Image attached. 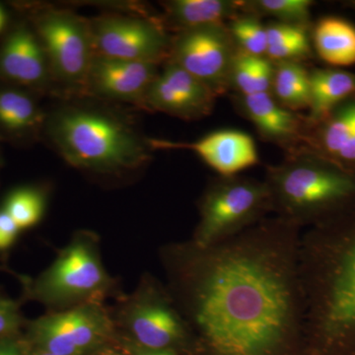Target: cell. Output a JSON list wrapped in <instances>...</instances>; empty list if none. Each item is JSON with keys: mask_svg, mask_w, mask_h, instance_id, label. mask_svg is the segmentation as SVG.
<instances>
[{"mask_svg": "<svg viewBox=\"0 0 355 355\" xmlns=\"http://www.w3.org/2000/svg\"><path fill=\"white\" fill-rule=\"evenodd\" d=\"M301 230L279 216L200 248L168 254L188 355H307L298 268Z\"/></svg>", "mask_w": 355, "mask_h": 355, "instance_id": "obj_1", "label": "cell"}, {"mask_svg": "<svg viewBox=\"0 0 355 355\" xmlns=\"http://www.w3.org/2000/svg\"><path fill=\"white\" fill-rule=\"evenodd\" d=\"M307 355H355V200L301 234Z\"/></svg>", "mask_w": 355, "mask_h": 355, "instance_id": "obj_2", "label": "cell"}, {"mask_svg": "<svg viewBox=\"0 0 355 355\" xmlns=\"http://www.w3.org/2000/svg\"><path fill=\"white\" fill-rule=\"evenodd\" d=\"M43 135L77 169L118 174L148 163L153 148L125 116L101 106L64 103L46 113Z\"/></svg>", "mask_w": 355, "mask_h": 355, "instance_id": "obj_3", "label": "cell"}, {"mask_svg": "<svg viewBox=\"0 0 355 355\" xmlns=\"http://www.w3.org/2000/svg\"><path fill=\"white\" fill-rule=\"evenodd\" d=\"M263 181L275 216L300 228L327 220L355 200V174L307 147L266 167Z\"/></svg>", "mask_w": 355, "mask_h": 355, "instance_id": "obj_4", "label": "cell"}, {"mask_svg": "<svg viewBox=\"0 0 355 355\" xmlns=\"http://www.w3.org/2000/svg\"><path fill=\"white\" fill-rule=\"evenodd\" d=\"M43 44L60 95L83 98L96 55L90 19L67 9L43 4H14Z\"/></svg>", "mask_w": 355, "mask_h": 355, "instance_id": "obj_5", "label": "cell"}, {"mask_svg": "<svg viewBox=\"0 0 355 355\" xmlns=\"http://www.w3.org/2000/svg\"><path fill=\"white\" fill-rule=\"evenodd\" d=\"M198 210L200 221L191 242L200 248L230 239L273 212L265 181L239 175L212 180L200 198Z\"/></svg>", "mask_w": 355, "mask_h": 355, "instance_id": "obj_6", "label": "cell"}, {"mask_svg": "<svg viewBox=\"0 0 355 355\" xmlns=\"http://www.w3.org/2000/svg\"><path fill=\"white\" fill-rule=\"evenodd\" d=\"M27 297L46 305L95 302L110 287L92 238L77 236L57 260L32 282H24Z\"/></svg>", "mask_w": 355, "mask_h": 355, "instance_id": "obj_7", "label": "cell"}, {"mask_svg": "<svg viewBox=\"0 0 355 355\" xmlns=\"http://www.w3.org/2000/svg\"><path fill=\"white\" fill-rule=\"evenodd\" d=\"M90 23L96 55L160 65L169 58L172 35L160 16L105 13Z\"/></svg>", "mask_w": 355, "mask_h": 355, "instance_id": "obj_8", "label": "cell"}, {"mask_svg": "<svg viewBox=\"0 0 355 355\" xmlns=\"http://www.w3.org/2000/svg\"><path fill=\"white\" fill-rule=\"evenodd\" d=\"M113 335V324L95 302L27 322V343L57 355H91Z\"/></svg>", "mask_w": 355, "mask_h": 355, "instance_id": "obj_9", "label": "cell"}, {"mask_svg": "<svg viewBox=\"0 0 355 355\" xmlns=\"http://www.w3.org/2000/svg\"><path fill=\"white\" fill-rule=\"evenodd\" d=\"M237 44L227 24L193 28L172 34L169 58L216 93L229 92Z\"/></svg>", "mask_w": 355, "mask_h": 355, "instance_id": "obj_10", "label": "cell"}, {"mask_svg": "<svg viewBox=\"0 0 355 355\" xmlns=\"http://www.w3.org/2000/svg\"><path fill=\"white\" fill-rule=\"evenodd\" d=\"M0 83L39 96L60 95L38 35L24 16L11 21L0 41Z\"/></svg>", "mask_w": 355, "mask_h": 355, "instance_id": "obj_11", "label": "cell"}, {"mask_svg": "<svg viewBox=\"0 0 355 355\" xmlns=\"http://www.w3.org/2000/svg\"><path fill=\"white\" fill-rule=\"evenodd\" d=\"M171 297L157 286H147L128 311V327L144 349L189 354L190 331Z\"/></svg>", "mask_w": 355, "mask_h": 355, "instance_id": "obj_12", "label": "cell"}, {"mask_svg": "<svg viewBox=\"0 0 355 355\" xmlns=\"http://www.w3.org/2000/svg\"><path fill=\"white\" fill-rule=\"evenodd\" d=\"M216 98L211 89L167 60L147 91L141 108L197 121L212 113Z\"/></svg>", "mask_w": 355, "mask_h": 355, "instance_id": "obj_13", "label": "cell"}, {"mask_svg": "<svg viewBox=\"0 0 355 355\" xmlns=\"http://www.w3.org/2000/svg\"><path fill=\"white\" fill-rule=\"evenodd\" d=\"M160 64L130 62L96 55L89 70L83 97L123 103L141 108Z\"/></svg>", "mask_w": 355, "mask_h": 355, "instance_id": "obj_14", "label": "cell"}, {"mask_svg": "<svg viewBox=\"0 0 355 355\" xmlns=\"http://www.w3.org/2000/svg\"><path fill=\"white\" fill-rule=\"evenodd\" d=\"M238 113L251 121L261 139L287 153L305 147L309 132L307 116L284 108L270 93L232 95Z\"/></svg>", "mask_w": 355, "mask_h": 355, "instance_id": "obj_15", "label": "cell"}, {"mask_svg": "<svg viewBox=\"0 0 355 355\" xmlns=\"http://www.w3.org/2000/svg\"><path fill=\"white\" fill-rule=\"evenodd\" d=\"M153 150L183 149L193 151L220 177L238 176L258 164L256 144L251 135L239 130H218L193 142L150 139Z\"/></svg>", "mask_w": 355, "mask_h": 355, "instance_id": "obj_16", "label": "cell"}, {"mask_svg": "<svg viewBox=\"0 0 355 355\" xmlns=\"http://www.w3.org/2000/svg\"><path fill=\"white\" fill-rule=\"evenodd\" d=\"M305 147L355 174V96L309 123Z\"/></svg>", "mask_w": 355, "mask_h": 355, "instance_id": "obj_17", "label": "cell"}, {"mask_svg": "<svg viewBox=\"0 0 355 355\" xmlns=\"http://www.w3.org/2000/svg\"><path fill=\"white\" fill-rule=\"evenodd\" d=\"M39 97L24 88L0 83V141L26 146L43 135L46 112Z\"/></svg>", "mask_w": 355, "mask_h": 355, "instance_id": "obj_18", "label": "cell"}, {"mask_svg": "<svg viewBox=\"0 0 355 355\" xmlns=\"http://www.w3.org/2000/svg\"><path fill=\"white\" fill-rule=\"evenodd\" d=\"M160 16L174 33L216 24H227L242 12V0H171L163 2Z\"/></svg>", "mask_w": 355, "mask_h": 355, "instance_id": "obj_19", "label": "cell"}, {"mask_svg": "<svg viewBox=\"0 0 355 355\" xmlns=\"http://www.w3.org/2000/svg\"><path fill=\"white\" fill-rule=\"evenodd\" d=\"M313 50L327 64L340 69L355 64V26L336 16L318 20L311 29Z\"/></svg>", "mask_w": 355, "mask_h": 355, "instance_id": "obj_20", "label": "cell"}, {"mask_svg": "<svg viewBox=\"0 0 355 355\" xmlns=\"http://www.w3.org/2000/svg\"><path fill=\"white\" fill-rule=\"evenodd\" d=\"M355 96V73L340 69H316L310 71L309 123L324 118L340 103Z\"/></svg>", "mask_w": 355, "mask_h": 355, "instance_id": "obj_21", "label": "cell"}, {"mask_svg": "<svg viewBox=\"0 0 355 355\" xmlns=\"http://www.w3.org/2000/svg\"><path fill=\"white\" fill-rule=\"evenodd\" d=\"M270 94L292 112L309 109L310 70L302 62H275Z\"/></svg>", "mask_w": 355, "mask_h": 355, "instance_id": "obj_22", "label": "cell"}, {"mask_svg": "<svg viewBox=\"0 0 355 355\" xmlns=\"http://www.w3.org/2000/svg\"><path fill=\"white\" fill-rule=\"evenodd\" d=\"M266 26L268 51L266 57L273 64L301 62L313 57L311 29L303 26L272 21Z\"/></svg>", "mask_w": 355, "mask_h": 355, "instance_id": "obj_23", "label": "cell"}, {"mask_svg": "<svg viewBox=\"0 0 355 355\" xmlns=\"http://www.w3.org/2000/svg\"><path fill=\"white\" fill-rule=\"evenodd\" d=\"M273 71L275 64L268 58L249 55L239 50L231 69L229 91L244 96L270 93Z\"/></svg>", "mask_w": 355, "mask_h": 355, "instance_id": "obj_24", "label": "cell"}, {"mask_svg": "<svg viewBox=\"0 0 355 355\" xmlns=\"http://www.w3.org/2000/svg\"><path fill=\"white\" fill-rule=\"evenodd\" d=\"M311 0H242V12L270 17L275 22L312 28Z\"/></svg>", "mask_w": 355, "mask_h": 355, "instance_id": "obj_25", "label": "cell"}, {"mask_svg": "<svg viewBox=\"0 0 355 355\" xmlns=\"http://www.w3.org/2000/svg\"><path fill=\"white\" fill-rule=\"evenodd\" d=\"M1 209L6 210L20 230L34 227L44 216L46 196L38 187H19L6 196Z\"/></svg>", "mask_w": 355, "mask_h": 355, "instance_id": "obj_26", "label": "cell"}, {"mask_svg": "<svg viewBox=\"0 0 355 355\" xmlns=\"http://www.w3.org/2000/svg\"><path fill=\"white\" fill-rule=\"evenodd\" d=\"M231 36L240 51L258 57H266L268 51L266 26L253 14L241 13L227 23Z\"/></svg>", "mask_w": 355, "mask_h": 355, "instance_id": "obj_27", "label": "cell"}, {"mask_svg": "<svg viewBox=\"0 0 355 355\" xmlns=\"http://www.w3.org/2000/svg\"><path fill=\"white\" fill-rule=\"evenodd\" d=\"M26 323L27 322L21 312L19 303L0 294V340L18 338Z\"/></svg>", "mask_w": 355, "mask_h": 355, "instance_id": "obj_28", "label": "cell"}, {"mask_svg": "<svg viewBox=\"0 0 355 355\" xmlns=\"http://www.w3.org/2000/svg\"><path fill=\"white\" fill-rule=\"evenodd\" d=\"M20 229L3 209H0V252H6L15 244Z\"/></svg>", "mask_w": 355, "mask_h": 355, "instance_id": "obj_29", "label": "cell"}, {"mask_svg": "<svg viewBox=\"0 0 355 355\" xmlns=\"http://www.w3.org/2000/svg\"><path fill=\"white\" fill-rule=\"evenodd\" d=\"M0 355H25L24 343L18 338H1Z\"/></svg>", "mask_w": 355, "mask_h": 355, "instance_id": "obj_30", "label": "cell"}, {"mask_svg": "<svg viewBox=\"0 0 355 355\" xmlns=\"http://www.w3.org/2000/svg\"><path fill=\"white\" fill-rule=\"evenodd\" d=\"M130 350L132 355H179L171 352H164V350H150L144 349L135 343L130 345Z\"/></svg>", "mask_w": 355, "mask_h": 355, "instance_id": "obj_31", "label": "cell"}, {"mask_svg": "<svg viewBox=\"0 0 355 355\" xmlns=\"http://www.w3.org/2000/svg\"><path fill=\"white\" fill-rule=\"evenodd\" d=\"M10 22L8 13H7L3 6H0V36H2V34L6 31L7 27L10 24Z\"/></svg>", "mask_w": 355, "mask_h": 355, "instance_id": "obj_32", "label": "cell"}, {"mask_svg": "<svg viewBox=\"0 0 355 355\" xmlns=\"http://www.w3.org/2000/svg\"><path fill=\"white\" fill-rule=\"evenodd\" d=\"M24 352L25 355H57L46 352V350L39 349V347H33L27 343H24Z\"/></svg>", "mask_w": 355, "mask_h": 355, "instance_id": "obj_33", "label": "cell"}, {"mask_svg": "<svg viewBox=\"0 0 355 355\" xmlns=\"http://www.w3.org/2000/svg\"><path fill=\"white\" fill-rule=\"evenodd\" d=\"M343 6L347 7V8L352 9L355 11V0H349V1L343 2Z\"/></svg>", "mask_w": 355, "mask_h": 355, "instance_id": "obj_34", "label": "cell"}, {"mask_svg": "<svg viewBox=\"0 0 355 355\" xmlns=\"http://www.w3.org/2000/svg\"><path fill=\"white\" fill-rule=\"evenodd\" d=\"M91 355H119V354H114V352H99V354H91Z\"/></svg>", "mask_w": 355, "mask_h": 355, "instance_id": "obj_35", "label": "cell"}, {"mask_svg": "<svg viewBox=\"0 0 355 355\" xmlns=\"http://www.w3.org/2000/svg\"><path fill=\"white\" fill-rule=\"evenodd\" d=\"M2 165H3V159H2L1 148H0V169H1Z\"/></svg>", "mask_w": 355, "mask_h": 355, "instance_id": "obj_36", "label": "cell"}]
</instances>
